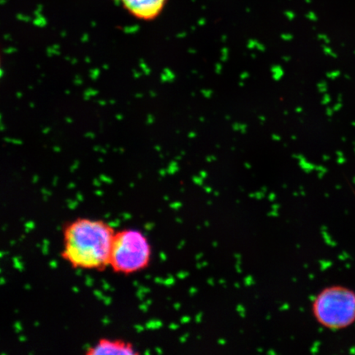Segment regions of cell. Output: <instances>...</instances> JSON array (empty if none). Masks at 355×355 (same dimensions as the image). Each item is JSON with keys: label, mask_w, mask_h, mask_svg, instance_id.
I'll return each mask as SVG.
<instances>
[{"label": "cell", "mask_w": 355, "mask_h": 355, "mask_svg": "<svg viewBox=\"0 0 355 355\" xmlns=\"http://www.w3.org/2000/svg\"><path fill=\"white\" fill-rule=\"evenodd\" d=\"M249 77V74L248 72H244L243 73H242L241 76H240V78H241V80H245V79H247L248 77Z\"/></svg>", "instance_id": "obj_15"}, {"label": "cell", "mask_w": 355, "mask_h": 355, "mask_svg": "<svg viewBox=\"0 0 355 355\" xmlns=\"http://www.w3.org/2000/svg\"><path fill=\"white\" fill-rule=\"evenodd\" d=\"M87 354H137L132 345L125 341L102 339L93 347L89 348Z\"/></svg>", "instance_id": "obj_5"}, {"label": "cell", "mask_w": 355, "mask_h": 355, "mask_svg": "<svg viewBox=\"0 0 355 355\" xmlns=\"http://www.w3.org/2000/svg\"><path fill=\"white\" fill-rule=\"evenodd\" d=\"M260 120L265 121V120H266V119H265V117H260Z\"/></svg>", "instance_id": "obj_22"}, {"label": "cell", "mask_w": 355, "mask_h": 355, "mask_svg": "<svg viewBox=\"0 0 355 355\" xmlns=\"http://www.w3.org/2000/svg\"><path fill=\"white\" fill-rule=\"evenodd\" d=\"M292 36H290V35H287V36H284V35H283L282 36V39H284V40H291L292 39Z\"/></svg>", "instance_id": "obj_17"}, {"label": "cell", "mask_w": 355, "mask_h": 355, "mask_svg": "<svg viewBox=\"0 0 355 355\" xmlns=\"http://www.w3.org/2000/svg\"><path fill=\"white\" fill-rule=\"evenodd\" d=\"M323 51L324 53L327 54V55H330V56L333 58H336V54L333 52V50H331L329 46H323Z\"/></svg>", "instance_id": "obj_9"}, {"label": "cell", "mask_w": 355, "mask_h": 355, "mask_svg": "<svg viewBox=\"0 0 355 355\" xmlns=\"http://www.w3.org/2000/svg\"><path fill=\"white\" fill-rule=\"evenodd\" d=\"M203 95H204V96L206 97V98H210V96H211V95H212V91H209V90H205L204 91H203Z\"/></svg>", "instance_id": "obj_13"}, {"label": "cell", "mask_w": 355, "mask_h": 355, "mask_svg": "<svg viewBox=\"0 0 355 355\" xmlns=\"http://www.w3.org/2000/svg\"><path fill=\"white\" fill-rule=\"evenodd\" d=\"M222 57H221V60L222 61H226L227 60L228 58V56H229V50H228L227 48H224L223 50H222Z\"/></svg>", "instance_id": "obj_10"}, {"label": "cell", "mask_w": 355, "mask_h": 355, "mask_svg": "<svg viewBox=\"0 0 355 355\" xmlns=\"http://www.w3.org/2000/svg\"><path fill=\"white\" fill-rule=\"evenodd\" d=\"M114 234L102 220L77 219L64 228L62 256L75 268L103 270L110 266Z\"/></svg>", "instance_id": "obj_1"}, {"label": "cell", "mask_w": 355, "mask_h": 355, "mask_svg": "<svg viewBox=\"0 0 355 355\" xmlns=\"http://www.w3.org/2000/svg\"><path fill=\"white\" fill-rule=\"evenodd\" d=\"M353 124H354L353 126H355V123H353Z\"/></svg>", "instance_id": "obj_23"}, {"label": "cell", "mask_w": 355, "mask_h": 355, "mask_svg": "<svg viewBox=\"0 0 355 355\" xmlns=\"http://www.w3.org/2000/svg\"><path fill=\"white\" fill-rule=\"evenodd\" d=\"M283 58H284V60L286 61V62H288V61L290 60V58H289V57H283Z\"/></svg>", "instance_id": "obj_21"}, {"label": "cell", "mask_w": 355, "mask_h": 355, "mask_svg": "<svg viewBox=\"0 0 355 355\" xmlns=\"http://www.w3.org/2000/svg\"><path fill=\"white\" fill-rule=\"evenodd\" d=\"M270 71H271V74H272L274 80H275V81L280 80L282 77L284 76V70L282 69L280 65H274L270 69Z\"/></svg>", "instance_id": "obj_6"}, {"label": "cell", "mask_w": 355, "mask_h": 355, "mask_svg": "<svg viewBox=\"0 0 355 355\" xmlns=\"http://www.w3.org/2000/svg\"><path fill=\"white\" fill-rule=\"evenodd\" d=\"M295 111H296L297 113H301V112H302V108H301V107H298V108H296V109H295Z\"/></svg>", "instance_id": "obj_20"}, {"label": "cell", "mask_w": 355, "mask_h": 355, "mask_svg": "<svg viewBox=\"0 0 355 355\" xmlns=\"http://www.w3.org/2000/svg\"><path fill=\"white\" fill-rule=\"evenodd\" d=\"M341 107H342V104L338 103L336 104H335V106L333 107V110H334L335 112V111H339V110L341 109Z\"/></svg>", "instance_id": "obj_14"}, {"label": "cell", "mask_w": 355, "mask_h": 355, "mask_svg": "<svg viewBox=\"0 0 355 355\" xmlns=\"http://www.w3.org/2000/svg\"><path fill=\"white\" fill-rule=\"evenodd\" d=\"M221 69H222V67H221L220 64L216 65V73H220V72H221Z\"/></svg>", "instance_id": "obj_19"}, {"label": "cell", "mask_w": 355, "mask_h": 355, "mask_svg": "<svg viewBox=\"0 0 355 355\" xmlns=\"http://www.w3.org/2000/svg\"><path fill=\"white\" fill-rule=\"evenodd\" d=\"M257 43H258L257 41H254V40H249L248 45V47L249 49H254V48H256Z\"/></svg>", "instance_id": "obj_12"}, {"label": "cell", "mask_w": 355, "mask_h": 355, "mask_svg": "<svg viewBox=\"0 0 355 355\" xmlns=\"http://www.w3.org/2000/svg\"><path fill=\"white\" fill-rule=\"evenodd\" d=\"M272 139H273V140H275V141H280L281 138L280 136L274 134V135H272Z\"/></svg>", "instance_id": "obj_18"}, {"label": "cell", "mask_w": 355, "mask_h": 355, "mask_svg": "<svg viewBox=\"0 0 355 355\" xmlns=\"http://www.w3.org/2000/svg\"><path fill=\"white\" fill-rule=\"evenodd\" d=\"M335 111L333 109H330V108H328L327 110V114L328 115V116H332V114H333V113H334Z\"/></svg>", "instance_id": "obj_16"}, {"label": "cell", "mask_w": 355, "mask_h": 355, "mask_svg": "<svg viewBox=\"0 0 355 355\" xmlns=\"http://www.w3.org/2000/svg\"><path fill=\"white\" fill-rule=\"evenodd\" d=\"M126 10L140 20L150 21L162 12L167 0H118Z\"/></svg>", "instance_id": "obj_4"}, {"label": "cell", "mask_w": 355, "mask_h": 355, "mask_svg": "<svg viewBox=\"0 0 355 355\" xmlns=\"http://www.w3.org/2000/svg\"><path fill=\"white\" fill-rule=\"evenodd\" d=\"M354 152H355V147H354Z\"/></svg>", "instance_id": "obj_24"}, {"label": "cell", "mask_w": 355, "mask_h": 355, "mask_svg": "<svg viewBox=\"0 0 355 355\" xmlns=\"http://www.w3.org/2000/svg\"><path fill=\"white\" fill-rule=\"evenodd\" d=\"M317 87H318V90H319V91L321 93L327 92V90H328V86H327V84L326 82H320L319 84L317 85Z\"/></svg>", "instance_id": "obj_7"}, {"label": "cell", "mask_w": 355, "mask_h": 355, "mask_svg": "<svg viewBox=\"0 0 355 355\" xmlns=\"http://www.w3.org/2000/svg\"><path fill=\"white\" fill-rule=\"evenodd\" d=\"M150 254L149 241L141 231L123 229L114 234L110 266L118 273H135L149 265Z\"/></svg>", "instance_id": "obj_3"}, {"label": "cell", "mask_w": 355, "mask_h": 355, "mask_svg": "<svg viewBox=\"0 0 355 355\" xmlns=\"http://www.w3.org/2000/svg\"><path fill=\"white\" fill-rule=\"evenodd\" d=\"M311 311L324 328L345 329L355 321V292L341 285L324 288L313 298Z\"/></svg>", "instance_id": "obj_2"}, {"label": "cell", "mask_w": 355, "mask_h": 355, "mask_svg": "<svg viewBox=\"0 0 355 355\" xmlns=\"http://www.w3.org/2000/svg\"><path fill=\"white\" fill-rule=\"evenodd\" d=\"M330 100H331V99H330V96H329L328 94H325L323 99L321 100V104H324V105H327V104H328L330 103Z\"/></svg>", "instance_id": "obj_11"}, {"label": "cell", "mask_w": 355, "mask_h": 355, "mask_svg": "<svg viewBox=\"0 0 355 355\" xmlns=\"http://www.w3.org/2000/svg\"><path fill=\"white\" fill-rule=\"evenodd\" d=\"M340 72L334 71V72H328V73L327 74V77H328V78L331 79V80H335V79H336L337 77H340Z\"/></svg>", "instance_id": "obj_8"}]
</instances>
